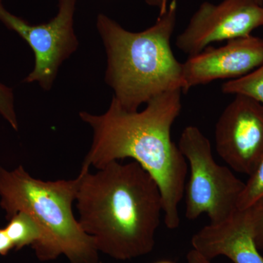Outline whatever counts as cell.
<instances>
[{"mask_svg": "<svg viewBox=\"0 0 263 263\" xmlns=\"http://www.w3.org/2000/svg\"><path fill=\"white\" fill-rule=\"evenodd\" d=\"M181 90L152 98L141 111H129L113 98L107 111H82L93 141L82 167L100 170L114 161L131 158L155 179L162 195L164 224L179 228V205L184 194L187 162L171 138V128L182 108Z\"/></svg>", "mask_w": 263, "mask_h": 263, "instance_id": "1", "label": "cell"}, {"mask_svg": "<svg viewBox=\"0 0 263 263\" xmlns=\"http://www.w3.org/2000/svg\"><path fill=\"white\" fill-rule=\"evenodd\" d=\"M79 222L98 252L117 260L149 254L163 212L155 179L138 162H110L91 174L81 167Z\"/></svg>", "mask_w": 263, "mask_h": 263, "instance_id": "2", "label": "cell"}, {"mask_svg": "<svg viewBox=\"0 0 263 263\" xmlns=\"http://www.w3.org/2000/svg\"><path fill=\"white\" fill-rule=\"evenodd\" d=\"M176 18L177 0H171L155 24L140 32H129L107 15H98L97 27L108 58L105 81L126 110H138L163 93L183 92L182 63L171 45Z\"/></svg>", "mask_w": 263, "mask_h": 263, "instance_id": "3", "label": "cell"}, {"mask_svg": "<svg viewBox=\"0 0 263 263\" xmlns=\"http://www.w3.org/2000/svg\"><path fill=\"white\" fill-rule=\"evenodd\" d=\"M79 183V176L44 181L32 177L22 165L10 171L0 166V206L6 219L19 212L34 217L47 237L48 260L65 254L70 263H99L94 238L72 212Z\"/></svg>", "mask_w": 263, "mask_h": 263, "instance_id": "4", "label": "cell"}, {"mask_svg": "<svg viewBox=\"0 0 263 263\" xmlns=\"http://www.w3.org/2000/svg\"><path fill=\"white\" fill-rule=\"evenodd\" d=\"M178 146L190 169L185 187L186 219L206 214L212 224L226 220L238 210L245 183L230 167L216 163L210 141L198 127H185Z\"/></svg>", "mask_w": 263, "mask_h": 263, "instance_id": "5", "label": "cell"}, {"mask_svg": "<svg viewBox=\"0 0 263 263\" xmlns=\"http://www.w3.org/2000/svg\"><path fill=\"white\" fill-rule=\"evenodd\" d=\"M77 0H59L56 16L46 24L32 25L10 13L0 0V22L28 43L34 52V69L24 82H37L50 90L62 62L77 49L73 19Z\"/></svg>", "mask_w": 263, "mask_h": 263, "instance_id": "6", "label": "cell"}, {"mask_svg": "<svg viewBox=\"0 0 263 263\" xmlns=\"http://www.w3.org/2000/svg\"><path fill=\"white\" fill-rule=\"evenodd\" d=\"M262 26L263 7L257 0H223L216 5L205 2L176 38V46L193 56L213 43L247 37Z\"/></svg>", "mask_w": 263, "mask_h": 263, "instance_id": "7", "label": "cell"}, {"mask_svg": "<svg viewBox=\"0 0 263 263\" xmlns=\"http://www.w3.org/2000/svg\"><path fill=\"white\" fill-rule=\"evenodd\" d=\"M216 149L230 168L249 176L263 157V105L235 95L216 124Z\"/></svg>", "mask_w": 263, "mask_h": 263, "instance_id": "8", "label": "cell"}, {"mask_svg": "<svg viewBox=\"0 0 263 263\" xmlns=\"http://www.w3.org/2000/svg\"><path fill=\"white\" fill-rule=\"evenodd\" d=\"M263 64V39L252 34L209 46L182 63L183 92L219 79H239Z\"/></svg>", "mask_w": 263, "mask_h": 263, "instance_id": "9", "label": "cell"}, {"mask_svg": "<svg viewBox=\"0 0 263 263\" xmlns=\"http://www.w3.org/2000/svg\"><path fill=\"white\" fill-rule=\"evenodd\" d=\"M191 243L209 260L224 256L233 263H263L248 209H238L226 220L203 227Z\"/></svg>", "mask_w": 263, "mask_h": 263, "instance_id": "10", "label": "cell"}, {"mask_svg": "<svg viewBox=\"0 0 263 263\" xmlns=\"http://www.w3.org/2000/svg\"><path fill=\"white\" fill-rule=\"evenodd\" d=\"M15 250L31 246L41 261H48L47 237L34 217L19 212L12 216L5 228Z\"/></svg>", "mask_w": 263, "mask_h": 263, "instance_id": "11", "label": "cell"}, {"mask_svg": "<svg viewBox=\"0 0 263 263\" xmlns=\"http://www.w3.org/2000/svg\"><path fill=\"white\" fill-rule=\"evenodd\" d=\"M221 91L224 94L247 97L263 105V64L239 79L224 83Z\"/></svg>", "mask_w": 263, "mask_h": 263, "instance_id": "12", "label": "cell"}, {"mask_svg": "<svg viewBox=\"0 0 263 263\" xmlns=\"http://www.w3.org/2000/svg\"><path fill=\"white\" fill-rule=\"evenodd\" d=\"M263 199V157L249 175L238 200V209L246 210Z\"/></svg>", "mask_w": 263, "mask_h": 263, "instance_id": "13", "label": "cell"}, {"mask_svg": "<svg viewBox=\"0 0 263 263\" xmlns=\"http://www.w3.org/2000/svg\"><path fill=\"white\" fill-rule=\"evenodd\" d=\"M0 114L11 127L18 130V123L14 107L13 89L0 82Z\"/></svg>", "mask_w": 263, "mask_h": 263, "instance_id": "14", "label": "cell"}, {"mask_svg": "<svg viewBox=\"0 0 263 263\" xmlns=\"http://www.w3.org/2000/svg\"><path fill=\"white\" fill-rule=\"evenodd\" d=\"M253 224L256 243L259 249H263V199L248 209Z\"/></svg>", "mask_w": 263, "mask_h": 263, "instance_id": "15", "label": "cell"}, {"mask_svg": "<svg viewBox=\"0 0 263 263\" xmlns=\"http://www.w3.org/2000/svg\"><path fill=\"white\" fill-rule=\"evenodd\" d=\"M13 249H15L14 245L7 234L5 228H0V255H7Z\"/></svg>", "mask_w": 263, "mask_h": 263, "instance_id": "16", "label": "cell"}, {"mask_svg": "<svg viewBox=\"0 0 263 263\" xmlns=\"http://www.w3.org/2000/svg\"><path fill=\"white\" fill-rule=\"evenodd\" d=\"M186 262L187 263H211V260L205 258L201 254L193 249L186 255Z\"/></svg>", "mask_w": 263, "mask_h": 263, "instance_id": "17", "label": "cell"}, {"mask_svg": "<svg viewBox=\"0 0 263 263\" xmlns=\"http://www.w3.org/2000/svg\"><path fill=\"white\" fill-rule=\"evenodd\" d=\"M169 0H145V2L150 6L157 7L160 8V13H164L168 6Z\"/></svg>", "mask_w": 263, "mask_h": 263, "instance_id": "18", "label": "cell"}, {"mask_svg": "<svg viewBox=\"0 0 263 263\" xmlns=\"http://www.w3.org/2000/svg\"><path fill=\"white\" fill-rule=\"evenodd\" d=\"M155 263H174V262H171V261L162 260V261H158V262H156Z\"/></svg>", "mask_w": 263, "mask_h": 263, "instance_id": "19", "label": "cell"}, {"mask_svg": "<svg viewBox=\"0 0 263 263\" xmlns=\"http://www.w3.org/2000/svg\"><path fill=\"white\" fill-rule=\"evenodd\" d=\"M257 1H258L259 3H261V4H262L263 0H257Z\"/></svg>", "mask_w": 263, "mask_h": 263, "instance_id": "20", "label": "cell"}, {"mask_svg": "<svg viewBox=\"0 0 263 263\" xmlns=\"http://www.w3.org/2000/svg\"><path fill=\"white\" fill-rule=\"evenodd\" d=\"M99 263H103V262H99Z\"/></svg>", "mask_w": 263, "mask_h": 263, "instance_id": "21", "label": "cell"}]
</instances>
